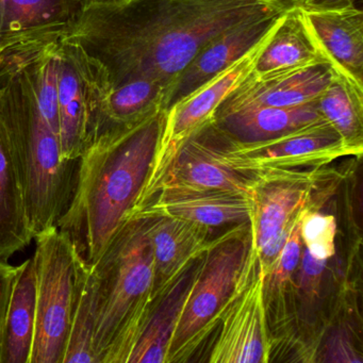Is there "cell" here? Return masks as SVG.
<instances>
[{"instance_id":"cell-15","label":"cell","mask_w":363,"mask_h":363,"mask_svg":"<svg viewBox=\"0 0 363 363\" xmlns=\"http://www.w3.org/2000/svg\"><path fill=\"white\" fill-rule=\"evenodd\" d=\"M281 13L242 25L208 42L174 82L165 99L164 111L254 50L271 33Z\"/></svg>"},{"instance_id":"cell-14","label":"cell","mask_w":363,"mask_h":363,"mask_svg":"<svg viewBox=\"0 0 363 363\" xmlns=\"http://www.w3.org/2000/svg\"><path fill=\"white\" fill-rule=\"evenodd\" d=\"M250 194L245 192L167 184L131 214L174 216L213 228L250 223Z\"/></svg>"},{"instance_id":"cell-6","label":"cell","mask_w":363,"mask_h":363,"mask_svg":"<svg viewBox=\"0 0 363 363\" xmlns=\"http://www.w3.org/2000/svg\"><path fill=\"white\" fill-rule=\"evenodd\" d=\"M35 333L30 363H63L77 295L80 258L52 226L35 238Z\"/></svg>"},{"instance_id":"cell-7","label":"cell","mask_w":363,"mask_h":363,"mask_svg":"<svg viewBox=\"0 0 363 363\" xmlns=\"http://www.w3.org/2000/svg\"><path fill=\"white\" fill-rule=\"evenodd\" d=\"M58 116L61 152L65 160H79L96 129L109 80L101 65L78 44H58Z\"/></svg>"},{"instance_id":"cell-20","label":"cell","mask_w":363,"mask_h":363,"mask_svg":"<svg viewBox=\"0 0 363 363\" xmlns=\"http://www.w3.org/2000/svg\"><path fill=\"white\" fill-rule=\"evenodd\" d=\"M33 240L20 174L0 118V261L8 262Z\"/></svg>"},{"instance_id":"cell-29","label":"cell","mask_w":363,"mask_h":363,"mask_svg":"<svg viewBox=\"0 0 363 363\" xmlns=\"http://www.w3.org/2000/svg\"><path fill=\"white\" fill-rule=\"evenodd\" d=\"M327 261L316 260L307 250L301 252L299 261L297 284L306 301L313 303L320 295V282L326 267Z\"/></svg>"},{"instance_id":"cell-18","label":"cell","mask_w":363,"mask_h":363,"mask_svg":"<svg viewBox=\"0 0 363 363\" xmlns=\"http://www.w3.org/2000/svg\"><path fill=\"white\" fill-rule=\"evenodd\" d=\"M201 256L186 267L165 292L152 301L135 333L126 363L167 362L172 337Z\"/></svg>"},{"instance_id":"cell-19","label":"cell","mask_w":363,"mask_h":363,"mask_svg":"<svg viewBox=\"0 0 363 363\" xmlns=\"http://www.w3.org/2000/svg\"><path fill=\"white\" fill-rule=\"evenodd\" d=\"M37 286L33 259L18 265L0 333V363H30Z\"/></svg>"},{"instance_id":"cell-25","label":"cell","mask_w":363,"mask_h":363,"mask_svg":"<svg viewBox=\"0 0 363 363\" xmlns=\"http://www.w3.org/2000/svg\"><path fill=\"white\" fill-rule=\"evenodd\" d=\"M60 40L33 43L3 52L14 57L22 69L27 82L30 84L42 112L58 135V54H57V50H58Z\"/></svg>"},{"instance_id":"cell-4","label":"cell","mask_w":363,"mask_h":363,"mask_svg":"<svg viewBox=\"0 0 363 363\" xmlns=\"http://www.w3.org/2000/svg\"><path fill=\"white\" fill-rule=\"evenodd\" d=\"M96 363H126L142 318L155 301L154 255L146 216L131 214L92 265Z\"/></svg>"},{"instance_id":"cell-34","label":"cell","mask_w":363,"mask_h":363,"mask_svg":"<svg viewBox=\"0 0 363 363\" xmlns=\"http://www.w3.org/2000/svg\"><path fill=\"white\" fill-rule=\"evenodd\" d=\"M281 1L284 4V6H286V8H291L294 7L298 0H281Z\"/></svg>"},{"instance_id":"cell-27","label":"cell","mask_w":363,"mask_h":363,"mask_svg":"<svg viewBox=\"0 0 363 363\" xmlns=\"http://www.w3.org/2000/svg\"><path fill=\"white\" fill-rule=\"evenodd\" d=\"M301 218V216H299ZM303 241L299 233V218L293 226L281 252L278 255L277 260L264 278V305L265 310L273 303L278 301L288 290L292 280L293 274L298 267L303 252Z\"/></svg>"},{"instance_id":"cell-24","label":"cell","mask_w":363,"mask_h":363,"mask_svg":"<svg viewBox=\"0 0 363 363\" xmlns=\"http://www.w3.org/2000/svg\"><path fill=\"white\" fill-rule=\"evenodd\" d=\"M314 104L347 145L363 152V86L335 72Z\"/></svg>"},{"instance_id":"cell-9","label":"cell","mask_w":363,"mask_h":363,"mask_svg":"<svg viewBox=\"0 0 363 363\" xmlns=\"http://www.w3.org/2000/svg\"><path fill=\"white\" fill-rule=\"evenodd\" d=\"M264 278L250 241L235 290L218 312L220 333L210 352L209 362H269L271 347L263 294Z\"/></svg>"},{"instance_id":"cell-30","label":"cell","mask_w":363,"mask_h":363,"mask_svg":"<svg viewBox=\"0 0 363 363\" xmlns=\"http://www.w3.org/2000/svg\"><path fill=\"white\" fill-rule=\"evenodd\" d=\"M325 361L330 362H362L361 357H357L350 337L344 331H337L329 340L326 346Z\"/></svg>"},{"instance_id":"cell-12","label":"cell","mask_w":363,"mask_h":363,"mask_svg":"<svg viewBox=\"0 0 363 363\" xmlns=\"http://www.w3.org/2000/svg\"><path fill=\"white\" fill-rule=\"evenodd\" d=\"M228 139L229 133L220 128L214 118L201 125L182 144L161 186L177 184L250 194L256 178L229 164L225 155Z\"/></svg>"},{"instance_id":"cell-2","label":"cell","mask_w":363,"mask_h":363,"mask_svg":"<svg viewBox=\"0 0 363 363\" xmlns=\"http://www.w3.org/2000/svg\"><path fill=\"white\" fill-rule=\"evenodd\" d=\"M164 110L99 133L79 158L71 203L56 226L89 267L99 260L137 205L150 176Z\"/></svg>"},{"instance_id":"cell-8","label":"cell","mask_w":363,"mask_h":363,"mask_svg":"<svg viewBox=\"0 0 363 363\" xmlns=\"http://www.w3.org/2000/svg\"><path fill=\"white\" fill-rule=\"evenodd\" d=\"M314 184L313 171L275 169L257 176L250 192V241L265 276L309 206Z\"/></svg>"},{"instance_id":"cell-1","label":"cell","mask_w":363,"mask_h":363,"mask_svg":"<svg viewBox=\"0 0 363 363\" xmlns=\"http://www.w3.org/2000/svg\"><path fill=\"white\" fill-rule=\"evenodd\" d=\"M286 9L281 0H113L84 5L65 39L103 67L111 88L150 79L169 94L208 42Z\"/></svg>"},{"instance_id":"cell-22","label":"cell","mask_w":363,"mask_h":363,"mask_svg":"<svg viewBox=\"0 0 363 363\" xmlns=\"http://www.w3.org/2000/svg\"><path fill=\"white\" fill-rule=\"evenodd\" d=\"M316 61H326L310 35L301 9L291 7L278 18L256 63L255 73L262 74L284 67H298Z\"/></svg>"},{"instance_id":"cell-16","label":"cell","mask_w":363,"mask_h":363,"mask_svg":"<svg viewBox=\"0 0 363 363\" xmlns=\"http://www.w3.org/2000/svg\"><path fill=\"white\" fill-rule=\"evenodd\" d=\"M299 9L318 52L333 71L363 86L361 8L354 4L333 9Z\"/></svg>"},{"instance_id":"cell-21","label":"cell","mask_w":363,"mask_h":363,"mask_svg":"<svg viewBox=\"0 0 363 363\" xmlns=\"http://www.w3.org/2000/svg\"><path fill=\"white\" fill-rule=\"evenodd\" d=\"M213 118L220 128L242 143L274 139L324 120L314 101L292 108H250Z\"/></svg>"},{"instance_id":"cell-17","label":"cell","mask_w":363,"mask_h":363,"mask_svg":"<svg viewBox=\"0 0 363 363\" xmlns=\"http://www.w3.org/2000/svg\"><path fill=\"white\" fill-rule=\"evenodd\" d=\"M141 214L146 216L154 255L152 297L156 299L207 250L211 228L174 216Z\"/></svg>"},{"instance_id":"cell-5","label":"cell","mask_w":363,"mask_h":363,"mask_svg":"<svg viewBox=\"0 0 363 363\" xmlns=\"http://www.w3.org/2000/svg\"><path fill=\"white\" fill-rule=\"evenodd\" d=\"M250 246V223L210 241L184 301L167 362L184 361L218 325V312L235 290Z\"/></svg>"},{"instance_id":"cell-32","label":"cell","mask_w":363,"mask_h":363,"mask_svg":"<svg viewBox=\"0 0 363 363\" xmlns=\"http://www.w3.org/2000/svg\"><path fill=\"white\" fill-rule=\"evenodd\" d=\"M359 0H298L294 7L307 9H333L354 5Z\"/></svg>"},{"instance_id":"cell-33","label":"cell","mask_w":363,"mask_h":363,"mask_svg":"<svg viewBox=\"0 0 363 363\" xmlns=\"http://www.w3.org/2000/svg\"><path fill=\"white\" fill-rule=\"evenodd\" d=\"M107 1H113V0H82L84 5H88V4L107 3Z\"/></svg>"},{"instance_id":"cell-3","label":"cell","mask_w":363,"mask_h":363,"mask_svg":"<svg viewBox=\"0 0 363 363\" xmlns=\"http://www.w3.org/2000/svg\"><path fill=\"white\" fill-rule=\"evenodd\" d=\"M0 118L22 182L33 239L56 226L71 203L79 160H65L58 133L44 116L12 55H0Z\"/></svg>"},{"instance_id":"cell-28","label":"cell","mask_w":363,"mask_h":363,"mask_svg":"<svg viewBox=\"0 0 363 363\" xmlns=\"http://www.w3.org/2000/svg\"><path fill=\"white\" fill-rule=\"evenodd\" d=\"M299 233L306 250L316 260L328 261L335 256L337 235L335 216L313 211L308 206L299 218Z\"/></svg>"},{"instance_id":"cell-11","label":"cell","mask_w":363,"mask_h":363,"mask_svg":"<svg viewBox=\"0 0 363 363\" xmlns=\"http://www.w3.org/2000/svg\"><path fill=\"white\" fill-rule=\"evenodd\" d=\"M327 61L255 73L254 69L229 93L213 118L257 107L292 108L315 101L333 79Z\"/></svg>"},{"instance_id":"cell-26","label":"cell","mask_w":363,"mask_h":363,"mask_svg":"<svg viewBox=\"0 0 363 363\" xmlns=\"http://www.w3.org/2000/svg\"><path fill=\"white\" fill-rule=\"evenodd\" d=\"M95 305L94 274L80 259L77 295L63 363H96Z\"/></svg>"},{"instance_id":"cell-31","label":"cell","mask_w":363,"mask_h":363,"mask_svg":"<svg viewBox=\"0 0 363 363\" xmlns=\"http://www.w3.org/2000/svg\"><path fill=\"white\" fill-rule=\"evenodd\" d=\"M18 267L10 265L8 262L0 261V333L7 312L12 286L18 273Z\"/></svg>"},{"instance_id":"cell-10","label":"cell","mask_w":363,"mask_h":363,"mask_svg":"<svg viewBox=\"0 0 363 363\" xmlns=\"http://www.w3.org/2000/svg\"><path fill=\"white\" fill-rule=\"evenodd\" d=\"M231 167L250 177L275 169L322 167L339 158L361 157L325 120L286 135L255 143H242L229 135L225 150Z\"/></svg>"},{"instance_id":"cell-23","label":"cell","mask_w":363,"mask_h":363,"mask_svg":"<svg viewBox=\"0 0 363 363\" xmlns=\"http://www.w3.org/2000/svg\"><path fill=\"white\" fill-rule=\"evenodd\" d=\"M167 95L164 86L150 79H133L110 89L99 113L94 138L105 131L130 126L164 110Z\"/></svg>"},{"instance_id":"cell-13","label":"cell","mask_w":363,"mask_h":363,"mask_svg":"<svg viewBox=\"0 0 363 363\" xmlns=\"http://www.w3.org/2000/svg\"><path fill=\"white\" fill-rule=\"evenodd\" d=\"M82 0H0V54L65 39L75 28Z\"/></svg>"}]
</instances>
